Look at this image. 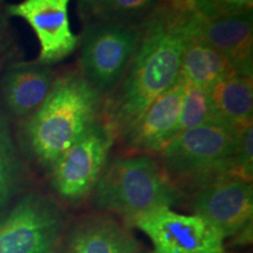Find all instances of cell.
<instances>
[{
    "label": "cell",
    "mask_w": 253,
    "mask_h": 253,
    "mask_svg": "<svg viewBox=\"0 0 253 253\" xmlns=\"http://www.w3.org/2000/svg\"><path fill=\"white\" fill-rule=\"evenodd\" d=\"M6 40H7V28H6V20L4 12L0 6V54L6 47Z\"/></svg>",
    "instance_id": "7402d4cb"
},
{
    "label": "cell",
    "mask_w": 253,
    "mask_h": 253,
    "mask_svg": "<svg viewBox=\"0 0 253 253\" xmlns=\"http://www.w3.org/2000/svg\"><path fill=\"white\" fill-rule=\"evenodd\" d=\"M115 138V131L102 118L88 126L49 169L56 194L71 203L93 194Z\"/></svg>",
    "instance_id": "8992f818"
},
{
    "label": "cell",
    "mask_w": 253,
    "mask_h": 253,
    "mask_svg": "<svg viewBox=\"0 0 253 253\" xmlns=\"http://www.w3.org/2000/svg\"><path fill=\"white\" fill-rule=\"evenodd\" d=\"M97 209L131 221L142 213L178 202L181 192L157 161L147 155L107 163L93 190Z\"/></svg>",
    "instance_id": "3957f363"
},
{
    "label": "cell",
    "mask_w": 253,
    "mask_h": 253,
    "mask_svg": "<svg viewBox=\"0 0 253 253\" xmlns=\"http://www.w3.org/2000/svg\"><path fill=\"white\" fill-rule=\"evenodd\" d=\"M103 103L80 72L65 73L56 78L39 109L19 122L21 143L38 163L50 169L88 126L102 118Z\"/></svg>",
    "instance_id": "7a4b0ae2"
},
{
    "label": "cell",
    "mask_w": 253,
    "mask_h": 253,
    "mask_svg": "<svg viewBox=\"0 0 253 253\" xmlns=\"http://www.w3.org/2000/svg\"><path fill=\"white\" fill-rule=\"evenodd\" d=\"M210 122H218L214 116L210 91L192 86L184 81V95L182 100L181 114L173 137L179 132Z\"/></svg>",
    "instance_id": "d6986e66"
},
{
    "label": "cell",
    "mask_w": 253,
    "mask_h": 253,
    "mask_svg": "<svg viewBox=\"0 0 253 253\" xmlns=\"http://www.w3.org/2000/svg\"><path fill=\"white\" fill-rule=\"evenodd\" d=\"M253 175V126L252 122L239 129L236 151V176L252 182Z\"/></svg>",
    "instance_id": "44dd1931"
},
{
    "label": "cell",
    "mask_w": 253,
    "mask_h": 253,
    "mask_svg": "<svg viewBox=\"0 0 253 253\" xmlns=\"http://www.w3.org/2000/svg\"><path fill=\"white\" fill-rule=\"evenodd\" d=\"M199 36L226 60L237 74L253 77L252 12L204 19Z\"/></svg>",
    "instance_id": "4fadbf2b"
},
{
    "label": "cell",
    "mask_w": 253,
    "mask_h": 253,
    "mask_svg": "<svg viewBox=\"0 0 253 253\" xmlns=\"http://www.w3.org/2000/svg\"><path fill=\"white\" fill-rule=\"evenodd\" d=\"M196 12L205 20L252 12L253 0H191Z\"/></svg>",
    "instance_id": "ffe728a7"
},
{
    "label": "cell",
    "mask_w": 253,
    "mask_h": 253,
    "mask_svg": "<svg viewBox=\"0 0 253 253\" xmlns=\"http://www.w3.org/2000/svg\"><path fill=\"white\" fill-rule=\"evenodd\" d=\"M192 207L224 239L251 225L253 217L252 182L224 176L199 186Z\"/></svg>",
    "instance_id": "9c48e42d"
},
{
    "label": "cell",
    "mask_w": 253,
    "mask_h": 253,
    "mask_svg": "<svg viewBox=\"0 0 253 253\" xmlns=\"http://www.w3.org/2000/svg\"><path fill=\"white\" fill-rule=\"evenodd\" d=\"M184 81L179 75L175 84L161 94L129 130L121 137L132 150L158 153L173 138L178 123Z\"/></svg>",
    "instance_id": "7c38bea8"
},
{
    "label": "cell",
    "mask_w": 253,
    "mask_h": 253,
    "mask_svg": "<svg viewBox=\"0 0 253 253\" xmlns=\"http://www.w3.org/2000/svg\"><path fill=\"white\" fill-rule=\"evenodd\" d=\"M236 73L225 59L203 38L195 36L189 41L182 58L179 75L192 86L211 90L214 84Z\"/></svg>",
    "instance_id": "2e32d148"
},
{
    "label": "cell",
    "mask_w": 253,
    "mask_h": 253,
    "mask_svg": "<svg viewBox=\"0 0 253 253\" xmlns=\"http://www.w3.org/2000/svg\"><path fill=\"white\" fill-rule=\"evenodd\" d=\"M96 1H99V0H81V5L84 9H87L89 8L91 5L95 4Z\"/></svg>",
    "instance_id": "603a6c76"
},
{
    "label": "cell",
    "mask_w": 253,
    "mask_h": 253,
    "mask_svg": "<svg viewBox=\"0 0 253 253\" xmlns=\"http://www.w3.org/2000/svg\"><path fill=\"white\" fill-rule=\"evenodd\" d=\"M69 1L23 0L6 7V13L24 19L36 33L40 45L38 62L52 66L68 58L79 47V37L69 24Z\"/></svg>",
    "instance_id": "30bf717a"
},
{
    "label": "cell",
    "mask_w": 253,
    "mask_h": 253,
    "mask_svg": "<svg viewBox=\"0 0 253 253\" xmlns=\"http://www.w3.org/2000/svg\"><path fill=\"white\" fill-rule=\"evenodd\" d=\"M136 253H138V252H136Z\"/></svg>",
    "instance_id": "cb8c5ba5"
},
{
    "label": "cell",
    "mask_w": 253,
    "mask_h": 253,
    "mask_svg": "<svg viewBox=\"0 0 253 253\" xmlns=\"http://www.w3.org/2000/svg\"><path fill=\"white\" fill-rule=\"evenodd\" d=\"M137 242L126 227L109 217L88 218L69 239L71 253H136Z\"/></svg>",
    "instance_id": "5bb4252c"
},
{
    "label": "cell",
    "mask_w": 253,
    "mask_h": 253,
    "mask_svg": "<svg viewBox=\"0 0 253 253\" xmlns=\"http://www.w3.org/2000/svg\"><path fill=\"white\" fill-rule=\"evenodd\" d=\"M129 224L149 237L156 253H224V238L197 214H182L169 207L154 209Z\"/></svg>",
    "instance_id": "ba28073f"
},
{
    "label": "cell",
    "mask_w": 253,
    "mask_h": 253,
    "mask_svg": "<svg viewBox=\"0 0 253 253\" xmlns=\"http://www.w3.org/2000/svg\"><path fill=\"white\" fill-rule=\"evenodd\" d=\"M20 179V162L7 120L0 114V208L11 199Z\"/></svg>",
    "instance_id": "ac0fdd59"
},
{
    "label": "cell",
    "mask_w": 253,
    "mask_h": 253,
    "mask_svg": "<svg viewBox=\"0 0 253 253\" xmlns=\"http://www.w3.org/2000/svg\"><path fill=\"white\" fill-rule=\"evenodd\" d=\"M161 0H99L87 8L90 18L125 25H140Z\"/></svg>",
    "instance_id": "e0dca14e"
},
{
    "label": "cell",
    "mask_w": 253,
    "mask_h": 253,
    "mask_svg": "<svg viewBox=\"0 0 253 253\" xmlns=\"http://www.w3.org/2000/svg\"><path fill=\"white\" fill-rule=\"evenodd\" d=\"M203 20L191 0H161L141 24L137 49L122 81L103 103L102 119L116 137L177 81L186 45L199 33Z\"/></svg>",
    "instance_id": "6da1fadb"
},
{
    "label": "cell",
    "mask_w": 253,
    "mask_h": 253,
    "mask_svg": "<svg viewBox=\"0 0 253 253\" xmlns=\"http://www.w3.org/2000/svg\"><path fill=\"white\" fill-rule=\"evenodd\" d=\"M142 37L140 25L90 18L79 38L80 74L104 100L122 81Z\"/></svg>",
    "instance_id": "5b68a950"
},
{
    "label": "cell",
    "mask_w": 253,
    "mask_h": 253,
    "mask_svg": "<svg viewBox=\"0 0 253 253\" xmlns=\"http://www.w3.org/2000/svg\"><path fill=\"white\" fill-rule=\"evenodd\" d=\"M209 91L218 122L237 129L252 122V78L231 73Z\"/></svg>",
    "instance_id": "9a60e30c"
},
{
    "label": "cell",
    "mask_w": 253,
    "mask_h": 253,
    "mask_svg": "<svg viewBox=\"0 0 253 253\" xmlns=\"http://www.w3.org/2000/svg\"><path fill=\"white\" fill-rule=\"evenodd\" d=\"M62 226L54 202L32 192L0 218V253H56Z\"/></svg>",
    "instance_id": "52a82bcc"
},
{
    "label": "cell",
    "mask_w": 253,
    "mask_h": 253,
    "mask_svg": "<svg viewBox=\"0 0 253 253\" xmlns=\"http://www.w3.org/2000/svg\"><path fill=\"white\" fill-rule=\"evenodd\" d=\"M58 78L52 66L40 62L14 63L0 77V103L9 118L21 122L36 113Z\"/></svg>",
    "instance_id": "8fae6325"
},
{
    "label": "cell",
    "mask_w": 253,
    "mask_h": 253,
    "mask_svg": "<svg viewBox=\"0 0 253 253\" xmlns=\"http://www.w3.org/2000/svg\"><path fill=\"white\" fill-rule=\"evenodd\" d=\"M239 129L210 122L179 132L158 151L164 171L172 182L197 188L219 177L236 176Z\"/></svg>",
    "instance_id": "277c9868"
}]
</instances>
